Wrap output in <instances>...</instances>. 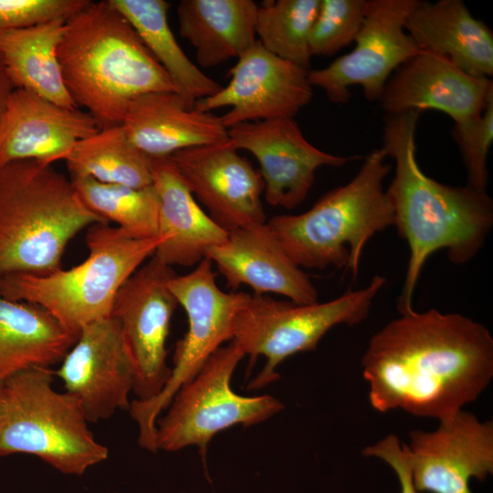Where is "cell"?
<instances>
[{
  "instance_id": "6da1fadb",
  "label": "cell",
  "mask_w": 493,
  "mask_h": 493,
  "mask_svg": "<svg viewBox=\"0 0 493 493\" xmlns=\"http://www.w3.org/2000/svg\"><path fill=\"white\" fill-rule=\"evenodd\" d=\"M362 367L374 410L446 421L490 383L493 338L460 313L413 309L372 335Z\"/></svg>"
},
{
  "instance_id": "7a4b0ae2",
  "label": "cell",
  "mask_w": 493,
  "mask_h": 493,
  "mask_svg": "<svg viewBox=\"0 0 493 493\" xmlns=\"http://www.w3.org/2000/svg\"><path fill=\"white\" fill-rule=\"evenodd\" d=\"M419 112L386 115L383 150L394 162L386 190L394 215L393 226L409 248L404 284L396 301L400 314L412 311L422 269L437 250H446L456 265L472 260L493 226V201L486 191L441 184L427 176L416 159Z\"/></svg>"
},
{
  "instance_id": "3957f363",
  "label": "cell",
  "mask_w": 493,
  "mask_h": 493,
  "mask_svg": "<svg viewBox=\"0 0 493 493\" xmlns=\"http://www.w3.org/2000/svg\"><path fill=\"white\" fill-rule=\"evenodd\" d=\"M58 56L68 94L99 129L121 125L131 102L142 95L175 91L110 0L89 1L66 21Z\"/></svg>"
},
{
  "instance_id": "277c9868",
  "label": "cell",
  "mask_w": 493,
  "mask_h": 493,
  "mask_svg": "<svg viewBox=\"0 0 493 493\" xmlns=\"http://www.w3.org/2000/svg\"><path fill=\"white\" fill-rule=\"evenodd\" d=\"M96 223L70 179L27 160L0 167V278L60 267L70 240Z\"/></svg>"
},
{
  "instance_id": "5b68a950",
  "label": "cell",
  "mask_w": 493,
  "mask_h": 493,
  "mask_svg": "<svg viewBox=\"0 0 493 493\" xmlns=\"http://www.w3.org/2000/svg\"><path fill=\"white\" fill-rule=\"evenodd\" d=\"M383 148L372 151L355 176L324 194L307 211L277 215L267 225L300 268L345 267L356 279L363 248L394 224L383 187L391 171Z\"/></svg>"
},
{
  "instance_id": "8992f818",
  "label": "cell",
  "mask_w": 493,
  "mask_h": 493,
  "mask_svg": "<svg viewBox=\"0 0 493 493\" xmlns=\"http://www.w3.org/2000/svg\"><path fill=\"white\" fill-rule=\"evenodd\" d=\"M87 257L79 264L47 274L16 273L0 278V294L37 305L68 331L110 317L115 297L124 282L165 240L162 235L135 238L108 223L87 228Z\"/></svg>"
},
{
  "instance_id": "52a82bcc",
  "label": "cell",
  "mask_w": 493,
  "mask_h": 493,
  "mask_svg": "<svg viewBox=\"0 0 493 493\" xmlns=\"http://www.w3.org/2000/svg\"><path fill=\"white\" fill-rule=\"evenodd\" d=\"M54 371L32 367L4 383L0 408V456H35L59 472L80 476L106 460L77 401L53 388Z\"/></svg>"
},
{
  "instance_id": "ba28073f",
  "label": "cell",
  "mask_w": 493,
  "mask_h": 493,
  "mask_svg": "<svg viewBox=\"0 0 493 493\" xmlns=\"http://www.w3.org/2000/svg\"><path fill=\"white\" fill-rule=\"evenodd\" d=\"M385 283L384 277L375 275L365 287L321 303L302 304L250 294L236 318L233 340L245 355H261L266 362L248 389L263 388L278 380L276 371L282 362L315 350L333 327L353 326L366 320Z\"/></svg>"
},
{
  "instance_id": "9c48e42d",
  "label": "cell",
  "mask_w": 493,
  "mask_h": 493,
  "mask_svg": "<svg viewBox=\"0 0 493 493\" xmlns=\"http://www.w3.org/2000/svg\"><path fill=\"white\" fill-rule=\"evenodd\" d=\"M245 356L232 340L176 391L166 413L155 423L158 450L176 452L197 446L205 459L208 444L217 433L236 425L259 424L284 409L271 395L243 396L232 390V375Z\"/></svg>"
},
{
  "instance_id": "30bf717a",
  "label": "cell",
  "mask_w": 493,
  "mask_h": 493,
  "mask_svg": "<svg viewBox=\"0 0 493 493\" xmlns=\"http://www.w3.org/2000/svg\"><path fill=\"white\" fill-rule=\"evenodd\" d=\"M212 261L205 257L169 287L187 316L188 330L175 346L170 378L162 392L148 401L133 400L129 412L139 428V445L157 452L155 423L176 391L190 380L226 341L234 339L238 311L250 294L223 291L216 284Z\"/></svg>"
},
{
  "instance_id": "8fae6325",
  "label": "cell",
  "mask_w": 493,
  "mask_h": 493,
  "mask_svg": "<svg viewBox=\"0 0 493 493\" xmlns=\"http://www.w3.org/2000/svg\"><path fill=\"white\" fill-rule=\"evenodd\" d=\"M173 268L152 257L121 287L111 310L134 372L136 400L157 396L167 383L166 341L171 320L178 305L169 281Z\"/></svg>"
},
{
  "instance_id": "7c38bea8",
  "label": "cell",
  "mask_w": 493,
  "mask_h": 493,
  "mask_svg": "<svg viewBox=\"0 0 493 493\" xmlns=\"http://www.w3.org/2000/svg\"><path fill=\"white\" fill-rule=\"evenodd\" d=\"M419 0H368L354 48L322 68L309 69L312 87L333 103H346L350 88L361 86L364 97L378 100L390 76L420 49L404 24Z\"/></svg>"
},
{
  "instance_id": "4fadbf2b",
  "label": "cell",
  "mask_w": 493,
  "mask_h": 493,
  "mask_svg": "<svg viewBox=\"0 0 493 493\" xmlns=\"http://www.w3.org/2000/svg\"><path fill=\"white\" fill-rule=\"evenodd\" d=\"M230 80L194 104L200 111L231 109L221 117L228 129L242 122L294 118L313 98L309 70L285 60L258 41L240 56Z\"/></svg>"
},
{
  "instance_id": "5bb4252c",
  "label": "cell",
  "mask_w": 493,
  "mask_h": 493,
  "mask_svg": "<svg viewBox=\"0 0 493 493\" xmlns=\"http://www.w3.org/2000/svg\"><path fill=\"white\" fill-rule=\"evenodd\" d=\"M227 130L232 145L257 160L264 197L272 206L294 209L308 196L319 168L340 167L357 159L315 147L293 118L242 122Z\"/></svg>"
},
{
  "instance_id": "9a60e30c",
  "label": "cell",
  "mask_w": 493,
  "mask_h": 493,
  "mask_svg": "<svg viewBox=\"0 0 493 493\" xmlns=\"http://www.w3.org/2000/svg\"><path fill=\"white\" fill-rule=\"evenodd\" d=\"M406 448L418 492L472 493V478L493 473V423L461 410L436 429L409 432Z\"/></svg>"
},
{
  "instance_id": "2e32d148",
  "label": "cell",
  "mask_w": 493,
  "mask_h": 493,
  "mask_svg": "<svg viewBox=\"0 0 493 493\" xmlns=\"http://www.w3.org/2000/svg\"><path fill=\"white\" fill-rule=\"evenodd\" d=\"M54 373L77 399L89 423L130 408L134 372L119 324L111 316L82 328Z\"/></svg>"
},
{
  "instance_id": "e0dca14e",
  "label": "cell",
  "mask_w": 493,
  "mask_h": 493,
  "mask_svg": "<svg viewBox=\"0 0 493 493\" xmlns=\"http://www.w3.org/2000/svg\"><path fill=\"white\" fill-rule=\"evenodd\" d=\"M237 151L227 140L170 156L193 195L227 232L266 222L263 179Z\"/></svg>"
},
{
  "instance_id": "ac0fdd59",
  "label": "cell",
  "mask_w": 493,
  "mask_h": 493,
  "mask_svg": "<svg viewBox=\"0 0 493 493\" xmlns=\"http://www.w3.org/2000/svg\"><path fill=\"white\" fill-rule=\"evenodd\" d=\"M492 96L491 79L474 77L446 58L420 50L393 72L378 101L386 115L435 110L456 124L481 114Z\"/></svg>"
},
{
  "instance_id": "d6986e66",
  "label": "cell",
  "mask_w": 493,
  "mask_h": 493,
  "mask_svg": "<svg viewBox=\"0 0 493 493\" xmlns=\"http://www.w3.org/2000/svg\"><path fill=\"white\" fill-rule=\"evenodd\" d=\"M99 130L79 108L16 89L0 116V167L27 160L51 165L65 161L79 141Z\"/></svg>"
},
{
  "instance_id": "ffe728a7",
  "label": "cell",
  "mask_w": 493,
  "mask_h": 493,
  "mask_svg": "<svg viewBox=\"0 0 493 493\" xmlns=\"http://www.w3.org/2000/svg\"><path fill=\"white\" fill-rule=\"evenodd\" d=\"M205 257L233 291L246 285L257 295L278 294L302 304L318 301L312 281L289 257L267 222L228 232L226 241L208 249Z\"/></svg>"
},
{
  "instance_id": "44dd1931",
  "label": "cell",
  "mask_w": 493,
  "mask_h": 493,
  "mask_svg": "<svg viewBox=\"0 0 493 493\" xmlns=\"http://www.w3.org/2000/svg\"><path fill=\"white\" fill-rule=\"evenodd\" d=\"M121 126L130 141L151 158L228 140V130L220 116L188 108L175 91L152 92L134 99Z\"/></svg>"
},
{
  "instance_id": "7402d4cb",
  "label": "cell",
  "mask_w": 493,
  "mask_h": 493,
  "mask_svg": "<svg viewBox=\"0 0 493 493\" xmlns=\"http://www.w3.org/2000/svg\"><path fill=\"white\" fill-rule=\"evenodd\" d=\"M152 185L159 198V235L165 240L153 257L173 266H196L228 232L197 204L170 156L152 158Z\"/></svg>"
},
{
  "instance_id": "603a6c76",
  "label": "cell",
  "mask_w": 493,
  "mask_h": 493,
  "mask_svg": "<svg viewBox=\"0 0 493 493\" xmlns=\"http://www.w3.org/2000/svg\"><path fill=\"white\" fill-rule=\"evenodd\" d=\"M404 28L420 50L446 58L474 77H492L493 32L462 0L419 1Z\"/></svg>"
},
{
  "instance_id": "cb8c5ba5",
  "label": "cell",
  "mask_w": 493,
  "mask_h": 493,
  "mask_svg": "<svg viewBox=\"0 0 493 493\" xmlns=\"http://www.w3.org/2000/svg\"><path fill=\"white\" fill-rule=\"evenodd\" d=\"M258 5L251 0H182L176 13L180 35L211 68L239 58L257 43Z\"/></svg>"
},
{
  "instance_id": "d4e9b609",
  "label": "cell",
  "mask_w": 493,
  "mask_h": 493,
  "mask_svg": "<svg viewBox=\"0 0 493 493\" xmlns=\"http://www.w3.org/2000/svg\"><path fill=\"white\" fill-rule=\"evenodd\" d=\"M77 337L43 308L0 294V383L60 363Z\"/></svg>"
},
{
  "instance_id": "484cf974",
  "label": "cell",
  "mask_w": 493,
  "mask_h": 493,
  "mask_svg": "<svg viewBox=\"0 0 493 493\" xmlns=\"http://www.w3.org/2000/svg\"><path fill=\"white\" fill-rule=\"evenodd\" d=\"M66 21L56 19L0 33V54L16 89L66 108H78L66 88L58 56Z\"/></svg>"
},
{
  "instance_id": "4316f807",
  "label": "cell",
  "mask_w": 493,
  "mask_h": 493,
  "mask_svg": "<svg viewBox=\"0 0 493 493\" xmlns=\"http://www.w3.org/2000/svg\"><path fill=\"white\" fill-rule=\"evenodd\" d=\"M130 22L150 53L171 79L188 108L218 92L222 86L205 75L179 46L168 23L164 0H110Z\"/></svg>"
},
{
  "instance_id": "83f0119b",
  "label": "cell",
  "mask_w": 493,
  "mask_h": 493,
  "mask_svg": "<svg viewBox=\"0 0 493 493\" xmlns=\"http://www.w3.org/2000/svg\"><path fill=\"white\" fill-rule=\"evenodd\" d=\"M65 162L70 176L135 188L152 184V158L130 141L121 124L79 141Z\"/></svg>"
},
{
  "instance_id": "f1b7e54d",
  "label": "cell",
  "mask_w": 493,
  "mask_h": 493,
  "mask_svg": "<svg viewBox=\"0 0 493 493\" xmlns=\"http://www.w3.org/2000/svg\"><path fill=\"white\" fill-rule=\"evenodd\" d=\"M84 205L102 221L135 238L159 236V198L154 186L135 188L105 184L90 177L70 176Z\"/></svg>"
},
{
  "instance_id": "f546056e",
  "label": "cell",
  "mask_w": 493,
  "mask_h": 493,
  "mask_svg": "<svg viewBox=\"0 0 493 493\" xmlns=\"http://www.w3.org/2000/svg\"><path fill=\"white\" fill-rule=\"evenodd\" d=\"M320 0L266 1L258 5V42L272 54L309 70V36Z\"/></svg>"
},
{
  "instance_id": "4dcf8cb0",
  "label": "cell",
  "mask_w": 493,
  "mask_h": 493,
  "mask_svg": "<svg viewBox=\"0 0 493 493\" xmlns=\"http://www.w3.org/2000/svg\"><path fill=\"white\" fill-rule=\"evenodd\" d=\"M368 0H320L309 36L311 57H330L354 42L362 26Z\"/></svg>"
},
{
  "instance_id": "1f68e13d",
  "label": "cell",
  "mask_w": 493,
  "mask_h": 493,
  "mask_svg": "<svg viewBox=\"0 0 493 493\" xmlns=\"http://www.w3.org/2000/svg\"><path fill=\"white\" fill-rule=\"evenodd\" d=\"M452 137L458 146L467 173V185L486 191L487 160L493 141V96L478 116L454 124Z\"/></svg>"
},
{
  "instance_id": "d6a6232c",
  "label": "cell",
  "mask_w": 493,
  "mask_h": 493,
  "mask_svg": "<svg viewBox=\"0 0 493 493\" xmlns=\"http://www.w3.org/2000/svg\"><path fill=\"white\" fill-rule=\"evenodd\" d=\"M89 0H0V33L68 20Z\"/></svg>"
},
{
  "instance_id": "836d02e7",
  "label": "cell",
  "mask_w": 493,
  "mask_h": 493,
  "mask_svg": "<svg viewBox=\"0 0 493 493\" xmlns=\"http://www.w3.org/2000/svg\"><path fill=\"white\" fill-rule=\"evenodd\" d=\"M362 454L387 463L396 473L401 493H419L414 485L412 468L406 445L396 435L390 434L373 445L366 446Z\"/></svg>"
},
{
  "instance_id": "e575fe53",
  "label": "cell",
  "mask_w": 493,
  "mask_h": 493,
  "mask_svg": "<svg viewBox=\"0 0 493 493\" xmlns=\"http://www.w3.org/2000/svg\"><path fill=\"white\" fill-rule=\"evenodd\" d=\"M15 89L16 88L8 76L4 59L0 54V116Z\"/></svg>"
},
{
  "instance_id": "d590c367",
  "label": "cell",
  "mask_w": 493,
  "mask_h": 493,
  "mask_svg": "<svg viewBox=\"0 0 493 493\" xmlns=\"http://www.w3.org/2000/svg\"><path fill=\"white\" fill-rule=\"evenodd\" d=\"M3 399H4V383H0V408L2 406Z\"/></svg>"
}]
</instances>
